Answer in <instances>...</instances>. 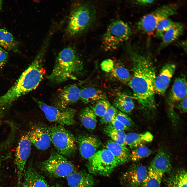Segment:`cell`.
Here are the masks:
<instances>
[{
	"mask_svg": "<svg viewBox=\"0 0 187 187\" xmlns=\"http://www.w3.org/2000/svg\"><path fill=\"white\" fill-rule=\"evenodd\" d=\"M126 48L132 67L133 75L128 83L135 99L144 109L155 111V70L150 56L132 46Z\"/></svg>",
	"mask_w": 187,
	"mask_h": 187,
	"instance_id": "1",
	"label": "cell"
},
{
	"mask_svg": "<svg viewBox=\"0 0 187 187\" xmlns=\"http://www.w3.org/2000/svg\"><path fill=\"white\" fill-rule=\"evenodd\" d=\"M84 70L82 61L76 50L69 46L62 50L57 56L52 71L48 79L56 84L71 80H76Z\"/></svg>",
	"mask_w": 187,
	"mask_h": 187,
	"instance_id": "2",
	"label": "cell"
},
{
	"mask_svg": "<svg viewBox=\"0 0 187 187\" xmlns=\"http://www.w3.org/2000/svg\"><path fill=\"white\" fill-rule=\"evenodd\" d=\"M42 80L39 68L30 65L8 91L0 96V114H5L15 101L35 89Z\"/></svg>",
	"mask_w": 187,
	"mask_h": 187,
	"instance_id": "3",
	"label": "cell"
},
{
	"mask_svg": "<svg viewBox=\"0 0 187 187\" xmlns=\"http://www.w3.org/2000/svg\"><path fill=\"white\" fill-rule=\"evenodd\" d=\"M95 17V11L91 5L86 3L74 4L68 18L67 34L73 37L83 33L91 26Z\"/></svg>",
	"mask_w": 187,
	"mask_h": 187,
	"instance_id": "4",
	"label": "cell"
},
{
	"mask_svg": "<svg viewBox=\"0 0 187 187\" xmlns=\"http://www.w3.org/2000/svg\"><path fill=\"white\" fill-rule=\"evenodd\" d=\"M132 34L131 27L119 19L112 21L102 37V48L105 50H114L129 39Z\"/></svg>",
	"mask_w": 187,
	"mask_h": 187,
	"instance_id": "5",
	"label": "cell"
},
{
	"mask_svg": "<svg viewBox=\"0 0 187 187\" xmlns=\"http://www.w3.org/2000/svg\"><path fill=\"white\" fill-rule=\"evenodd\" d=\"M39 166L45 174L53 178L67 177L76 171L71 161L54 150L48 159L39 163Z\"/></svg>",
	"mask_w": 187,
	"mask_h": 187,
	"instance_id": "6",
	"label": "cell"
},
{
	"mask_svg": "<svg viewBox=\"0 0 187 187\" xmlns=\"http://www.w3.org/2000/svg\"><path fill=\"white\" fill-rule=\"evenodd\" d=\"M178 8L175 3L167 4L160 6L143 16L137 24V29L145 34L155 31L158 24L163 20L176 15Z\"/></svg>",
	"mask_w": 187,
	"mask_h": 187,
	"instance_id": "7",
	"label": "cell"
},
{
	"mask_svg": "<svg viewBox=\"0 0 187 187\" xmlns=\"http://www.w3.org/2000/svg\"><path fill=\"white\" fill-rule=\"evenodd\" d=\"M52 142L57 152L63 156H72L76 149V140L73 134L61 125L48 128Z\"/></svg>",
	"mask_w": 187,
	"mask_h": 187,
	"instance_id": "8",
	"label": "cell"
},
{
	"mask_svg": "<svg viewBox=\"0 0 187 187\" xmlns=\"http://www.w3.org/2000/svg\"><path fill=\"white\" fill-rule=\"evenodd\" d=\"M88 159V170L95 175L108 176L119 165L115 156L107 149L97 151Z\"/></svg>",
	"mask_w": 187,
	"mask_h": 187,
	"instance_id": "9",
	"label": "cell"
},
{
	"mask_svg": "<svg viewBox=\"0 0 187 187\" xmlns=\"http://www.w3.org/2000/svg\"><path fill=\"white\" fill-rule=\"evenodd\" d=\"M35 100L49 121L62 125L74 123L76 113L74 109L68 107L63 108L49 105L40 101Z\"/></svg>",
	"mask_w": 187,
	"mask_h": 187,
	"instance_id": "10",
	"label": "cell"
},
{
	"mask_svg": "<svg viewBox=\"0 0 187 187\" xmlns=\"http://www.w3.org/2000/svg\"><path fill=\"white\" fill-rule=\"evenodd\" d=\"M31 143L28 134L23 135L16 148L14 162L17 174V187H21L24 170L28 159L30 155Z\"/></svg>",
	"mask_w": 187,
	"mask_h": 187,
	"instance_id": "11",
	"label": "cell"
},
{
	"mask_svg": "<svg viewBox=\"0 0 187 187\" xmlns=\"http://www.w3.org/2000/svg\"><path fill=\"white\" fill-rule=\"evenodd\" d=\"M148 170V168L144 165L134 164L123 173L121 183L125 187H139L141 185Z\"/></svg>",
	"mask_w": 187,
	"mask_h": 187,
	"instance_id": "12",
	"label": "cell"
},
{
	"mask_svg": "<svg viewBox=\"0 0 187 187\" xmlns=\"http://www.w3.org/2000/svg\"><path fill=\"white\" fill-rule=\"evenodd\" d=\"M27 134L31 143L38 149L45 150L50 146L51 141L48 128L41 125H37Z\"/></svg>",
	"mask_w": 187,
	"mask_h": 187,
	"instance_id": "13",
	"label": "cell"
},
{
	"mask_svg": "<svg viewBox=\"0 0 187 187\" xmlns=\"http://www.w3.org/2000/svg\"><path fill=\"white\" fill-rule=\"evenodd\" d=\"M77 141L81 156L88 159L94 154L101 145L100 140L93 136L79 135Z\"/></svg>",
	"mask_w": 187,
	"mask_h": 187,
	"instance_id": "14",
	"label": "cell"
},
{
	"mask_svg": "<svg viewBox=\"0 0 187 187\" xmlns=\"http://www.w3.org/2000/svg\"><path fill=\"white\" fill-rule=\"evenodd\" d=\"M176 69V66L172 63H166L162 67L155 79V92L162 96L164 95Z\"/></svg>",
	"mask_w": 187,
	"mask_h": 187,
	"instance_id": "15",
	"label": "cell"
},
{
	"mask_svg": "<svg viewBox=\"0 0 187 187\" xmlns=\"http://www.w3.org/2000/svg\"><path fill=\"white\" fill-rule=\"evenodd\" d=\"M80 89L75 84L64 87L57 97L56 106L64 108L76 103L80 99Z\"/></svg>",
	"mask_w": 187,
	"mask_h": 187,
	"instance_id": "16",
	"label": "cell"
},
{
	"mask_svg": "<svg viewBox=\"0 0 187 187\" xmlns=\"http://www.w3.org/2000/svg\"><path fill=\"white\" fill-rule=\"evenodd\" d=\"M21 186L22 187H49L43 176L32 164L24 170Z\"/></svg>",
	"mask_w": 187,
	"mask_h": 187,
	"instance_id": "17",
	"label": "cell"
},
{
	"mask_svg": "<svg viewBox=\"0 0 187 187\" xmlns=\"http://www.w3.org/2000/svg\"><path fill=\"white\" fill-rule=\"evenodd\" d=\"M149 167L157 173L164 176L172 169L170 157L163 149L158 151L152 161Z\"/></svg>",
	"mask_w": 187,
	"mask_h": 187,
	"instance_id": "18",
	"label": "cell"
},
{
	"mask_svg": "<svg viewBox=\"0 0 187 187\" xmlns=\"http://www.w3.org/2000/svg\"><path fill=\"white\" fill-rule=\"evenodd\" d=\"M186 77L182 75L176 78L169 93L168 102L174 105L187 97Z\"/></svg>",
	"mask_w": 187,
	"mask_h": 187,
	"instance_id": "19",
	"label": "cell"
},
{
	"mask_svg": "<svg viewBox=\"0 0 187 187\" xmlns=\"http://www.w3.org/2000/svg\"><path fill=\"white\" fill-rule=\"evenodd\" d=\"M69 187H93L94 179L92 175L83 171H76L67 177Z\"/></svg>",
	"mask_w": 187,
	"mask_h": 187,
	"instance_id": "20",
	"label": "cell"
},
{
	"mask_svg": "<svg viewBox=\"0 0 187 187\" xmlns=\"http://www.w3.org/2000/svg\"><path fill=\"white\" fill-rule=\"evenodd\" d=\"M184 30L185 27L183 24L177 22L174 26L163 34L158 50L165 48L178 39L183 35Z\"/></svg>",
	"mask_w": 187,
	"mask_h": 187,
	"instance_id": "21",
	"label": "cell"
},
{
	"mask_svg": "<svg viewBox=\"0 0 187 187\" xmlns=\"http://www.w3.org/2000/svg\"><path fill=\"white\" fill-rule=\"evenodd\" d=\"M106 147L115 156L119 165L125 163L130 160V153L125 146L110 140L107 142Z\"/></svg>",
	"mask_w": 187,
	"mask_h": 187,
	"instance_id": "22",
	"label": "cell"
},
{
	"mask_svg": "<svg viewBox=\"0 0 187 187\" xmlns=\"http://www.w3.org/2000/svg\"><path fill=\"white\" fill-rule=\"evenodd\" d=\"M153 139V135L148 131L141 133H129L126 134L124 138L126 144L131 148L133 149L151 142Z\"/></svg>",
	"mask_w": 187,
	"mask_h": 187,
	"instance_id": "23",
	"label": "cell"
},
{
	"mask_svg": "<svg viewBox=\"0 0 187 187\" xmlns=\"http://www.w3.org/2000/svg\"><path fill=\"white\" fill-rule=\"evenodd\" d=\"M107 96L103 91L95 88L87 87L80 89V99L85 103L106 100Z\"/></svg>",
	"mask_w": 187,
	"mask_h": 187,
	"instance_id": "24",
	"label": "cell"
},
{
	"mask_svg": "<svg viewBox=\"0 0 187 187\" xmlns=\"http://www.w3.org/2000/svg\"><path fill=\"white\" fill-rule=\"evenodd\" d=\"M19 43L6 29L0 28V47L4 49L18 52Z\"/></svg>",
	"mask_w": 187,
	"mask_h": 187,
	"instance_id": "25",
	"label": "cell"
},
{
	"mask_svg": "<svg viewBox=\"0 0 187 187\" xmlns=\"http://www.w3.org/2000/svg\"><path fill=\"white\" fill-rule=\"evenodd\" d=\"M187 172L181 169L172 173L166 179V187H187Z\"/></svg>",
	"mask_w": 187,
	"mask_h": 187,
	"instance_id": "26",
	"label": "cell"
},
{
	"mask_svg": "<svg viewBox=\"0 0 187 187\" xmlns=\"http://www.w3.org/2000/svg\"><path fill=\"white\" fill-rule=\"evenodd\" d=\"M113 104L120 111L126 114L130 113L135 107L131 97L124 94H118L115 98Z\"/></svg>",
	"mask_w": 187,
	"mask_h": 187,
	"instance_id": "27",
	"label": "cell"
},
{
	"mask_svg": "<svg viewBox=\"0 0 187 187\" xmlns=\"http://www.w3.org/2000/svg\"><path fill=\"white\" fill-rule=\"evenodd\" d=\"M96 115L90 108L83 109L79 114V119L83 126L87 129L93 130L96 127L97 120Z\"/></svg>",
	"mask_w": 187,
	"mask_h": 187,
	"instance_id": "28",
	"label": "cell"
},
{
	"mask_svg": "<svg viewBox=\"0 0 187 187\" xmlns=\"http://www.w3.org/2000/svg\"><path fill=\"white\" fill-rule=\"evenodd\" d=\"M163 176L149 167L142 187H160Z\"/></svg>",
	"mask_w": 187,
	"mask_h": 187,
	"instance_id": "29",
	"label": "cell"
},
{
	"mask_svg": "<svg viewBox=\"0 0 187 187\" xmlns=\"http://www.w3.org/2000/svg\"><path fill=\"white\" fill-rule=\"evenodd\" d=\"M110 72L112 77L123 83H128L131 79L129 70L122 64L116 65Z\"/></svg>",
	"mask_w": 187,
	"mask_h": 187,
	"instance_id": "30",
	"label": "cell"
},
{
	"mask_svg": "<svg viewBox=\"0 0 187 187\" xmlns=\"http://www.w3.org/2000/svg\"><path fill=\"white\" fill-rule=\"evenodd\" d=\"M152 151L148 147L142 145L135 148L130 154V160L136 162L146 157L152 153Z\"/></svg>",
	"mask_w": 187,
	"mask_h": 187,
	"instance_id": "31",
	"label": "cell"
},
{
	"mask_svg": "<svg viewBox=\"0 0 187 187\" xmlns=\"http://www.w3.org/2000/svg\"><path fill=\"white\" fill-rule=\"evenodd\" d=\"M94 104L90 108L96 116L102 117L111 105L106 100H100L93 102Z\"/></svg>",
	"mask_w": 187,
	"mask_h": 187,
	"instance_id": "32",
	"label": "cell"
},
{
	"mask_svg": "<svg viewBox=\"0 0 187 187\" xmlns=\"http://www.w3.org/2000/svg\"><path fill=\"white\" fill-rule=\"evenodd\" d=\"M177 22L169 18L163 20L158 24L156 28V36L162 38L164 34L174 26Z\"/></svg>",
	"mask_w": 187,
	"mask_h": 187,
	"instance_id": "33",
	"label": "cell"
},
{
	"mask_svg": "<svg viewBox=\"0 0 187 187\" xmlns=\"http://www.w3.org/2000/svg\"><path fill=\"white\" fill-rule=\"evenodd\" d=\"M118 111L117 109L114 106L111 105L101 117L100 120L101 123L102 124H105L110 123Z\"/></svg>",
	"mask_w": 187,
	"mask_h": 187,
	"instance_id": "34",
	"label": "cell"
},
{
	"mask_svg": "<svg viewBox=\"0 0 187 187\" xmlns=\"http://www.w3.org/2000/svg\"><path fill=\"white\" fill-rule=\"evenodd\" d=\"M104 130L105 133L110 138L121 137L125 138L126 135L124 131L116 129L110 124L106 125Z\"/></svg>",
	"mask_w": 187,
	"mask_h": 187,
	"instance_id": "35",
	"label": "cell"
},
{
	"mask_svg": "<svg viewBox=\"0 0 187 187\" xmlns=\"http://www.w3.org/2000/svg\"><path fill=\"white\" fill-rule=\"evenodd\" d=\"M115 116L117 119L129 128L133 125L132 121L126 113L118 111Z\"/></svg>",
	"mask_w": 187,
	"mask_h": 187,
	"instance_id": "36",
	"label": "cell"
},
{
	"mask_svg": "<svg viewBox=\"0 0 187 187\" xmlns=\"http://www.w3.org/2000/svg\"><path fill=\"white\" fill-rule=\"evenodd\" d=\"M8 53L4 49L0 47V70L7 63L8 58Z\"/></svg>",
	"mask_w": 187,
	"mask_h": 187,
	"instance_id": "37",
	"label": "cell"
},
{
	"mask_svg": "<svg viewBox=\"0 0 187 187\" xmlns=\"http://www.w3.org/2000/svg\"><path fill=\"white\" fill-rule=\"evenodd\" d=\"M115 116L112 119L110 124L115 128L120 130L124 131L128 130L129 128L117 119Z\"/></svg>",
	"mask_w": 187,
	"mask_h": 187,
	"instance_id": "38",
	"label": "cell"
},
{
	"mask_svg": "<svg viewBox=\"0 0 187 187\" xmlns=\"http://www.w3.org/2000/svg\"><path fill=\"white\" fill-rule=\"evenodd\" d=\"M174 106L177 108L182 113L187 112V97L184 99L174 105Z\"/></svg>",
	"mask_w": 187,
	"mask_h": 187,
	"instance_id": "39",
	"label": "cell"
},
{
	"mask_svg": "<svg viewBox=\"0 0 187 187\" xmlns=\"http://www.w3.org/2000/svg\"><path fill=\"white\" fill-rule=\"evenodd\" d=\"M102 68L105 71H110L113 68V61L110 59L104 61L102 63Z\"/></svg>",
	"mask_w": 187,
	"mask_h": 187,
	"instance_id": "40",
	"label": "cell"
},
{
	"mask_svg": "<svg viewBox=\"0 0 187 187\" xmlns=\"http://www.w3.org/2000/svg\"><path fill=\"white\" fill-rule=\"evenodd\" d=\"M156 1L155 0H138L135 1V3L139 5L145 6L152 4Z\"/></svg>",
	"mask_w": 187,
	"mask_h": 187,
	"instance_id": "41",
	"label": "cell"
},
{
	"mask_svg": "<svg viewBox=\"0 0 187 187\" xmlns=\"http://www.w3.org/2000/svg\"><path fill=\"white\" fill-rule=\"evenodd\" d=\"M178 44L185 50L186 51V41H180Z\"/></svg>",
	"mask_w": 187,
	"mask_h": 187,
	"instance_id": "42",
	"label": "cell"
},
{
	"mask_svg": "<svg viewBox=\"0 0 187 187\" xmlns=\"http://www.w3.org/2000/svg\"><path fill=\"white\" fill-rule=\"evenodd\" d=\"M52 187H62V186L59 184H56L55 185H54Z\"/></svg>",
	"mask_w": 187,
	"mask_h": 187,
	"instance_id": "43",
	"label": "cell"
},
{
	"mask_svg": "<svg viewBox=\"0 0 187 187\" xmlns=\"http://www.w3.org/2000/svg\"><path fill=\"white\" fill-rule=\"evenodd\" d=\"M2 3V0H0V11L1 9Z\"/></svg>",
	"mask_w": 187,
	"mask_h": 187,
	"instance_id": "44",
	"label": "cell"
}]
</instances>
